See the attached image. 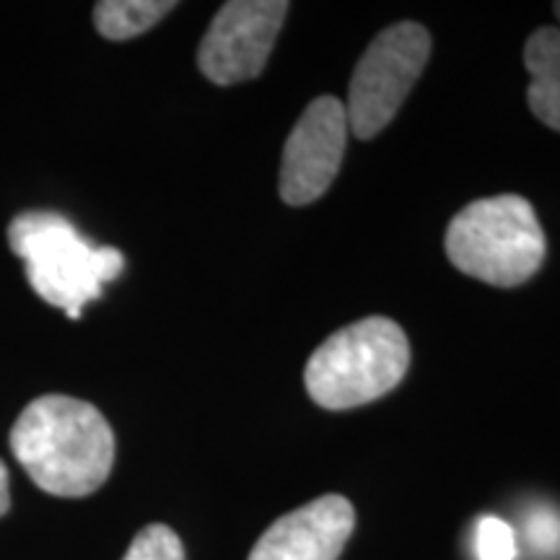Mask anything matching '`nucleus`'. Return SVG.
Wrapping results in <instances>:
<instances>
[{
  "instance_id": "f257e3e1",
  "label": "nucleus",
  "mask_w": 560,
  "mask_h": 560,
  "mask_svg": "<svg viewBox=\"0 0 560 560\" xmlns=\"http://www.w3.org/2000/svg\"><path fill=\"white\" fill-rule=\"evenodd\" d=\"M11 452L45 493L83 499L109 478L115 433L91 402L45 395L21 410L11 429Z\"/></svg>"
},
{
  "instance_id": "f03ea898",
  "label": "nucleus",
  "mask_w": 560,
  "mask_h": 560,
  "mask_svg": "<svg viewBox=\"0 0 560 560\" xmlns=\"http://www.w3.org/2000/svg\"><path fill=\"white\" fill-rule=\"evenodd\" d=\"M11 252L24 260L34 293L79 319L89 301L100 299L104 283L120 278L125 255L115 247H94L66 215L32 210L9 226Z\"/></svg>"
},
{
  "instance_id": "7ed1b4c3",
  "label": "nucleus",
  "mask_w": 560,
  "mask_h": 560,
  "mask_svg": "<svg viewBox=\"0 0 560 560\" xmlns=\"http://www.w3.org/2000/svg\"><path fill=\"white\" fill-rule=\"evenodd\" d=\"M444 249L465 276L495 289H516L542 268L548 242L529 200L495 195L475 200L454 215Z\"/></svg>"
},
{
  "instance_id": "20e7f679",
  "label": "nucleus",
  "mask_w": 560,
  "mask_h": 560,
  "mask_svg": "<svg viewBox=\"0 0 560 560\" xmlns=\"http://www.w3.org/2000/svg\"><path fill=\"white\" fill-rule=\"evenodd\" d=\"M410 366L408 335L395 319L366 317L330 335L306 363V392L319 408L350 410L387 395Z\"/></svg>"
},
{
  "instance_id": "39448f33",
  "label": "nucleus",
  "mask_w": 560,
  "mask_h": 560,
  "mask_svg": "<svg viewBox=\"0 0 560 560\" xmlns=\"http://www.w3.org/2000/svg\"><path fill=\"white\" fill-rule=\"evenodd\" d=\"M431 58V34L416 21H400L371 39L348 86V128L361 140L376 138L408 100Z\"/></svg>"
},
{
  "instance_id": "423d86ee",
  "label": "nucleus",
  "mask_w": 560,
  "mask_h": 560,
  "mask_svg": "<svg viewBox=\"0 0 560 560\" xmlns=\"http://www.w3.org/2000/svg\"><path fill=\"white\" fill-rule=\"evenodd\" d=\"M289 11L285 0L223 3L198 47L200 73L215 86L260 79Z\"/></svg>"
},
{
  "instance_id": "0eeeda50",
  "label": "nucleus",
  "mask_w": 560,
  "mask_h": 560,
  "mask_svg": "<svg viewBox=\"0 0 560 560\" xmlns=\"http://www.w3.org/2000/svg\"><path fill=\"white\" fill-rule=\"evenodd\" d=\"M346 104L338 96H317L285 140L278 190L289 206H310L330 190L348 145Z\"/></svg>"
},
{
  "instance_id": "6e6552de",
  "label": "nucleus",
  "mask_w": 560,
  "mask_h": 560,
  "mask_svg": "<svg viewBox=\"0 0 560 560\" xmlns=\"http://www.w3.org/2000/svg\"><path fill=\"white\" fill-rule=\"evenodd\" d=\"M353 527V503L338 493L322 495L270 524L249 560H338Z\"/></svg>"
},
{
  "instance_id": "1a4fd4ad",
  "label": "nucleus",
  "mask_w": 560,
  "mask_h": 560,
  "mask_svg": "<svg viewBox=\"0 0 560 560\" xmlns=\"http://www.w3.org/2000/svg\"><path fill=\"white\" fill-rule=\"evenodd\" d=\"M524 68L529 73L527 104L532 115L560 132V26H540L529 34Z\"/></svg>"
},
{
  "instance_id": "9d476101",
  "label": "nucleus",
  "mask_w": 560,
  "mask_h": 560,
  "mask_svg": "<svg viewBox=\"0 0 560 560\" xmlns=\"http://www.w3.org/2000/svg\"><path fill=\"white\" fill-rule=\"evenodd\" d=\"M177 9L174 0H102L94 5V26L104 39L140 37Z\"/></svg>"
},
{
  "instance_id": "9b49d317",
  "label": "nucleus",
  "mask_w": 560,
  "mask_h": 560,
  "mask_svg": "<svg viewBox=\"0 0 560 560\" xmlns=\"http://www.w3.org/2000/svg\"><path fill=\"white\" fill-rule=\"evenodd\" d=\"M122 560H185V548L166 524H149L138 532Z\"/></svg>"
},
{
  "instance_id": "f8f14e48",
  "label": "nucleus",
  "mask_w": 560,
  "mask_h": 560,
  "mask_svg": "<svg viewBox=\"0 0 560 560\" xmlns=\"http://www.w3.org/2000/svg\"><path fill=\"white\" fill-rule=\"evenodd\" d=\"M524 540L527 548L540 558L560 556V511L537 506L524 516Z\"/></svg>"
},
{
  "instance_id": "ddd939ff",
  "label": "nucleus",
  "mask_w": 560,
  "mask_h": 560,
  "mask_svg": "<svg viewBox=\"0 0 560 560\" xmlns=\"http://www.w3.org/2000/svg\"><path fill=\"white\" fill-rule=\"evenodd\" d=\"M475 556H478V560H514V529L499 516H480L478 524H475Z\"/></svg>"
},
{
  "instance_id": "4468645a",
  "label": "nucleus",
  "mask_w": 560,
  "mask_h": 560,
  "mask_svg": "<svg viewBox=\"0 0 560 560\" xmlns=\"http://www.w3.org/2000/svg\"><path fill=\"white\" fill-rule=\"evenodd\" d=\"M11 506V490H9V470H5V465L0 462V516L5 514Z\"/></svg>"
},
{
  "instance_id": "2eb2a0df",
  "label": "nucleus",
  "mask_w": 560,
  "mask_h": 560,
  "mask_svg": "<svg viewBox=\"0 0 560 560\" xmlns=\"http://www.w3.org/2000/svg\"><path fill=\"white\" fill-rule=\"evenodd\" d=\"M552 9H556V16H558V21H560V3L552 5Z\"/></svg>"
}]
</instances>
